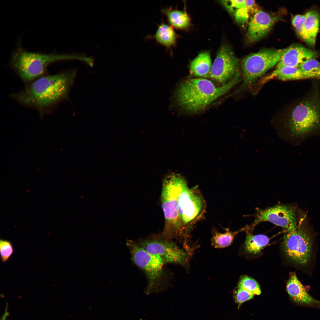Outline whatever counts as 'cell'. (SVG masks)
Here are the masks:
<instances>
[{"label":"cell","mask_w":320,"mask_h":320,"mask_svg":"<svg viewBox=\"0 0 320 320\" xmlns=\"http://www.w3.org/2000/svg\"><path fill=\"white\" fill-rule=\"evenodd\" d=\"M76 74L73 70L45 74L26 84L23 89L12 94L10 97L40 113L50 111L68 97Z\"/></svg>","instance_id":"6da1fadb"},{"label":"cell","mask_w":320,"mask_h":320,"mask_svg":"<svg viewBox=\"0 0 320 320\" xmlns=\"http://www.w3.org/2000/svg\"><path fill=\"white\" fill-rule=\"evenodd\" d=\"M282 140L298 145L320 135V90L318 83L296 102L282 127L276 130Z\"/></svg>","instance_id":"7a4b0ae2"},{"label":"cell","mask_w":320,"mask_h":320,"mask_svg":"<svg viewBox=\"0 0 320 320\" xmlns=\"http://www.w3.org/2000/svg\"><path fill=\"white\" fill-rule=\"evenodd\" d=\"M239 81L238 73L220 87L206 79H188L179 86L176 94V100L178 105L187 111H199L228 92Z\"/></svg>","instance_id":"3957f363"},{"label":"cell","mask_w":320,"mask_h":320,"mask_svg":"<svg viewBox=\"0 0 320 320\" xmlns=\"http://www.w3.org/2000/svg\"><path fill=\"white\" fill-rule=\"evenodd\" d=\"M306 220L305 217H301L294 230L287 231L283 243L286 257L301 270L309 268L314 254L313 237Z\"/></svg>","instance_id":"277c9868"},{"label":"cell","mask_w":320,"mask_h":320,"mask_svg":"<svg viewBox=\"0 0 320 320\" xmlns=\"http://www.w3.org/2000/svg\"><path fill=\"white\" fill-rule=\"evenodd\" d=\"M67 58L64 55L30 52L19 48L12 55L10 65L26 84L45 75L50 64Z\"/></svg>","instance_id":"5b68a950"},{"label":"cell","mask_w":320,"mask_h":320,"mask_svg":"<svg viewBox=\"0 0 320 320\" xmlns=\"http://www.w3.org/2000/svg\"><path fill=\"white\" fill-rule=\"evenodd\" d=\"M185 182L180 176L173 173L167 174L163 179L161 200L165 221L164 235L170 236L172 233L177 235L182 226L178 212L177 198Z\"/></svg>","instance_id":"8992f818"},{"label":"cell","mask_w":320,"mask_h":320,"mask_svg":"<svg viewBox=\"0 0 320 320\" xmlns=\"http://www.w3.org/2000/svg\"><path fill=\"white\" fill-rule=\"evenodd\" d=\"M130 250L131 258L134 263L145 274L148 280L146 294L159 290L163 274L165 264L159 256L147 252L139 245L132 242L127 244Z\"/></svg>","instance_id":"52a82bcc"},{"label":"cell","mask_w":320,"mask_h":320,"mask_svg":"<svg viewBox=\"0 0 320 320\" xmlns=\"http://www.w3.org/2000/svg\"><path fill=\"white\" fill-rule=\"evenodd\" d=\"M284 49L263 50L245 57L241 63L244 85L251 84L277 65Z\"/></svg>","instance_id":"ba28073f"},{"label":"cell","mask_w":320,"mask_h":320,"mask_svg":"<svg viewBox=\"0 0 320 320\" xmlns=\"http://www.w3.org/2000/svg\"><path fill=\"white\" fill-rule=\"evenodd\" d=\"M139 245L149 253L160 257L165 263L176 264L186 268L192 252L185 251L175 243L164 239L147 240Z\"/></svg>","instance_id":"9c48e42d"},{"label":"cell","mask_w":320,"mask_h":320,"mask_svg":"<svg viewBox=\"0 0 320 320\" xmlns=\"http://www.w3.org/2000/svg\"><path fill=\"white\" fill-rule=\"evenodd\" d=\"M253 226L263 221H268L285 228L287 231L293 230L297 221L295 211L292 207L279 204L258 211Z\"/></svg>","instance_id":"30bf717a"},{"label":"cell","mask_w":320,"mask_h":320,"mask_svg":"<svg viewBox=\"0 0 320 320\" xmlns=\"http://www.w3.org/2000/svg\"><path fill=\"white\" fill-rule=\"evenodd\" d=\"M238 61L232 50L226 45L218 50L208 76L223 85L238 73Z\"/></svg>","instance_id":"8fae6325"},{"label":"cell","mask_w":320,"mask_h":320,"mask_svg":"<svg viewBox=\"0 0 320 320\" xmlns=\"http://www.w3.org/2000/svg\"><path fill=\"white\" fill-rule=\"evenodd\" d=\"M177 201L178 212L182 225H187L194 220L204 207L201 197L189 188L185 182L180 189Z\"/></svg>","instance_id":"7c38bea8"},{"label":"cell","mask_w":320,"mask_h":320,"mask_svg":"<svg viewBox=\"0 0 320 320\" xmlns=\"http://www.w3.org/2000/svg\"><path fill=\"white\" fill-rule=\"evenodd\" d=\"M286 289L291 299L296 305L320 309V301L313 298L306 291L295 273H290Z\"/></svg>","instance_id":"4fadbf2b"},{"label":"cell","mask_w":320,"mask_h":320,"mask_svg":"<svg viewBox=\"0 0 320 320\" xmlns=\"http://www.w3.org/2000/svg\"><path fill=\"white\" fill-rule=\"evenodd\" d=\"M261 10L257 11L249 23L247 36L251 41H254L266 35L278 20Z\"/></svg>","instance_id":"5bb4252c"},{"label":"cell","mask_w":320,"mask_h":320,"mask_svg":"<svg viewBox=\"0 0 320 320\" xmlns=\"http://www.w3.org/2000/svg\"><path fill=\"white\" fill-rule=\"evenodd\" d=\"M316 52L299 45H292L285 48L276 68L283 66L300 67L307 61L315 58Z\"/></svg>","instance_id":"9a60e30c"},{"label":"cell","mask_w":320,"mask_h":320,"mask_svg":"<svg viewBox=\"0 0 320 320\" xmlns=\"http://www.w3.org/2000/svg\"><path fill=\"white\" fill-rule=\"evenodd\" d=\"M302 39L309 46H315L319 29L320 15L315 10H311L305 14Z\"/></svg>","instance_id":"2e32d148"},{"label":"cell","mask_w":320,"mask_h":320,"mask_svg":"<svg viewBox=\"0 0 320 320\" xmlns=\"http://www.w3.org/2000/svg\"><path fill=\"white\" fill-rule=\"evenodd\" d=\"M177 35L172 27L164 21L158 25L155 34L153 35H148L145 38L146 40L154 39L159 44L165 47L168 51L175 44Z\"/></svg>","instance_id":"e0dca14e"},{"label":"cell","mask_w":320,"mask_h":320,"mask_svg":"<svg viewBox=\"0 0 320 320\" xmlns=\"http://www.w3.org/2000/svg\"><path fill=\"white\" fill-rule=\"evenodd\" d=\"M274 78L284 81L310 79L308 74L299 67L290 66L276 68L264 81Z\"/></svg>","instance_id":"ac0fdd59"},{"label":"cell","mask_w":320,"mask_h":320,"mask_svg":"<svg viewBox=\"0 0 320 320\" xmlns=\"http://www.w3.org/2000/svg\"><path fill=\"white\" fill-rule=\"evenodd\" d=\"M212 64L209 53H200L191 62L190 71L193 75L199 77H207L210 71Z\"/></svg>","instance_id":"d6986e66"},{"label":"cell","mask_w":320,"mask_h":320,"mask_svg":"<svg viewBox=\"0 0 320 320\" xmlns=\"http://www.w3.org/2000/svg\"><path fill=\"white\" fill-rule=\"evenodd\" d=\"M161 12L172 27L181 29L186 28L190 25L189 18L185 12L173 9L171 7L162 8Z\"/></svg>","instance_id":"ffe728a7"},{"label":"cell","mask_w":320,"mask_h":320,"mask_svg":"<svg viewBox=\"0 0 320 320\" xmlns=\"http://www.w3.org/2000/svg\"><path fill=\"white\" fill-rule=\"evenodd\" d=\"M269 240L268 237L264 235L247 233L244 246L245 250L249 253L257 254L268 244Z\"/></svg>","instance_id":"44dd1931"},{"label":"cell","mask_w":320,"mask_h":320,"mask_svg":"<svg viewBox=\"0 0 320 320\" xmlns=\"http://www.w3.org/2000/svg\"><path fill=\"white\" fill-rule=\"evenodd\" d=\"M221 233L216 231L212 232L211 239L212 246L216 248L222 249L229 246L232 243L235 235L239 231L232 232L228 228Z\"/></svg>","instance_id":"7402d4cb"},{"label":"cell","mask_w":320,"mask_h":320,"mask_svg":"<svg viewBox=\"0 0 320 320\" xmlns=\"http://www.w3.org/2000/svg\"><path fill=\"white\" fill-rule=\"evenodd\" d=\"M255 4L254 0H246L245 6L240 8L234 13L235 20L243 25L247 23L249 18V13L252 9Z\"/></svg>","instance_id":"603a6c76"},{"label":"cell","mask_w":320,"mask_h":320,"mask_svg":"<svg viewBox=\"0 0 320 320\" xmlns=\"http://www.w3.org/2000/svg\"><path fill=\"white\" fill-rule=\"evenodd\" d=\"M299 68L308 74L310 79L320 78V62L315 58L307 61Z\"/></svg>","instance_id":"cb8c5ba5"},{"label":"cell","mask_w":320,"mask_h":320,"mask_svg":"<svg viewBox=\"0 0 320 320\" xmlns=\"http://www.w3.org/2000/svg\"><path fill=\"white\" fill-rule=\"evenodd\" d=\"M238 287L244 288L254 295H259L261 291L257 282L254 279L245 276L239 280Z\"/></svg>","instance_id":"d4e9b609"},{"label":"cell","mask_w":320,"mask_h":320,"mask_svg":"<svg viewBox=\"0 0 320 320\" xmlns=\"http://www.w3.org/2000/svg\"><path fill=\"white\" fill-rule=\"evenodd\" d=\"M0 257L2 262H5L12 254L14 249L11 243L7 240L0 241Z\"/></svg>","instance_id":"484cf974"},{"label":"cell","mask_w":320,"mask_h":320,"mask_svg":"<svg viewBox=\"0 0 320 320\" xmlns=\"http://www.w3.org/2000/svg\"><path fill=\"white\" fill-rule=\"evenodd\" d=\"M305 15H297L292 18V23L298 36L302 39L303 30L305 20Z\"/></svg>","instance_id":"4316f807"},{"label":"cell","mask_w":320,"mask_h":320,"mask_svg":"<svg viewBox=\"0 0 320 320\" xmlns=\"http://www.w3.org/2000/svg\"><path fill=\"white\" fill-rule=\"evenodd\" d=\"M254 295L246 289L238 287L235 297V301L239 306L244 302L252 299Z\"/></svg>","instance_id":"83f0119b"},{"label":"cell","mask_w":320,"mask_h":320,"mask_svg":"<svg viewBox=\"0 0 320 320\" xmlns=\"http://www.w3.org/2000/svg\"><path fill=\"white\" fill-rule=\"evenodd\" d=\"M222 3L230 12H234L237 9L245 6L246 0L223 1Z\"/></svg>","instance_id":"f1b7e54d"},{"label":"cell","mask_w":320,"mask_h":320,"mask_svg":"<svg viewBox=\"0 0 320 320\" xmlns=\"http://www.w3.org/2000/svg\"><path fill=\"white\" fill-rule=\"evenodd\" d=\"M8 304L7 303L4 312L0 320H7L9 315L8 310Z\"/></svg>","instance_id":"f546056e"}]
</instances>
